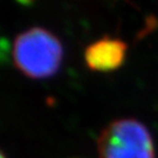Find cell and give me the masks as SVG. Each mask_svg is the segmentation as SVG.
<instances>
[{
	"instance_id": "1",
	"label": "cell",
	"mask_w": 158,
	"mask_h": 158,
	"mask_svg": "<svg viewBox=\"0 0 158 158\" xmlns=\"http://www.w3.org/2000/svg\"><path fill=\"white\" fill-rule=\"evenodd\" d=\"M19 70L33 79H45L56 73L62 61V46L55 35L40 27L18 35L12 51Z\"/></svg>"
},
{
	"instance_id": "2",
	"label": "cell",
	"mask_w": 158,
	"mask_h": 158,
	"mask_svg": "<svg viewBox=\"0 0 158 158\" xmlns=\"http://www.w3.org/2000/svg\"><path fill=\"white\" fill-rule=\"evenodd\" d=\"M98 158H155L150 131L134 118L116 119L107 125L97 141Z\"/></svg>"
},
{
	"instance_id": "3",
	"label": "cell",
	"mask_w": 158,
	"mask_h": 158,
	"mask_svg": "<svg viewBox=\"0 0 158 158\" xmlns=\"http://www.w3.org/2000/svg\"><path fill=\"white\" fill-rule=\"evenodd\" d=\"M127 45L122 40L103 38L87 47L85 60L89 69L96 72H110L124 62Z\"/></svg>"
},
{
	"instance_id": "4",
	"label": "cell",
	"mask_w": 158,
	"mask_h": 158,
	"mask_svg": "<svg viewBox=\"0 0 158 158\" xmlns=\"http://www.w3.org/2000/svg\"><path fill=\"white\" fill-rule=\"evenodd\" d=\"M15 1L19 2L20 5H23V6H29L34 2V0H15Z\"/></svg>"
},
{
	"instance_id": "5",
	"label": "cell",
	"mask_w": 158,
	"mask_h": 158,
	"mask_svg": "<svg viewBox=\"0 0 158 158\" xmlns=\"http://www.w3.org/2000/svg\"><path fill=\"white\" fill-rule=\"evenodd\" d=\"M1 158H6V157H5V155H4V153H1Z\"/></svg>"
}]
</instances>
